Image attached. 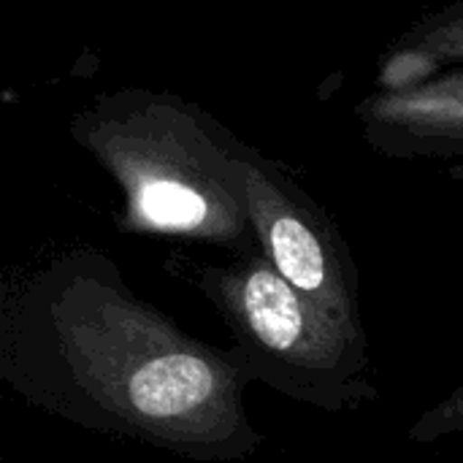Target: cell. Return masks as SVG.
<instances>
[{"label":"cell","mask_w":463,"mask_h":463,"mask_svg":"<svg viewBox=\"0 0 463 463\" xmlns=\"http://www.w3.org/2000/svg\"><path fill=\"white\" fill-rule=\"evenodd\" d=\"M0 380L71 426L187 461H247L266 442L231 350L144 301L95 247L60 252L5 290Z\"/></svg>","instance_id":"obj_1"},{"label":"cell","mask_w":463,"mask_h":463,"mask_svg":"<svg viewBox=\"0 0 463 463\" xmlns=\"http://www.w3.org/2000/svg\"><path fill=\"white\" fill-rule=\"evenodd\" d=\"M68 133L117 182L122 233L184 239L233 255L258 247L244 198V141L198 103L122 87L84 103Z\"/></svg>","instance_id":"obj_2"},{"label":"cell","mask_w":463,"mask_h":463,"mask_svg":"<svg viewBox=\"0 0 463 463\" xmlns=\"http://www.w3.org/2000/svg\"><path fill=\"white\" fill-rule=\"evenodd\" d=\"M195 285L225 323L228 350L250 383L323 412L380 399L366 331L323 312L258 247L203 266Z\"/></svg>","instance_id":"obj_3"},{"label":"cell","mask_w":463,"mask_h":463,"mask_svg":"<svg viewBox=\"0 0 463 463\" xmlns=\"http://www.w3.org/2000/svg\"><path fill=\"white\" fill-rule=\"evenodd\" d=\"M244 198L258 250L323 312L353 331H366L353 252L326 209L285 165L241 146Z\"/></svg>","instance_id":"obj_4"},{"label":"cell","mask_w":463,"mask_h":463,"mask_svg":"<svg viewBox=\"0 0 463 463\" xmlns=\"http://www.w3.org/2000/svg\"><path fill=\"white\" fill-rule=\"evenodd\" d=\"M366 144L393 160L463 157V65L420 84L374 90L355 106Z\"/></svg>","instance_id":"obj_5"},{"label":"cell","mask_w":463,"mask_h":463,"mask_svg":"<svg viewBox=\"0 0 463 463\" xmlns=\"http://www.w3.org/2000/svg\"><path fill=\"white\" fill-rule=\"evenodd\" d=\"M463 65V0H453L396 35L380 57L374 90L420 84Z\"/></svg>","instance_id":"obj_6"},{"label":"cell","mask_w":463,"mask_h":463,"mask_svg":"<svg viewBox=\"0 0 463 463\" xmlns=\"http://www.w3.org/2000/svg\"><path fill=\"white\" fill-rule=\"evenodd\" d=\"M463 434V383L445 396L439 404L429 407L410 429V442L415 445H437L448 437Z\"/></svg>","instance_id":"obj_7"}]
</instances>
